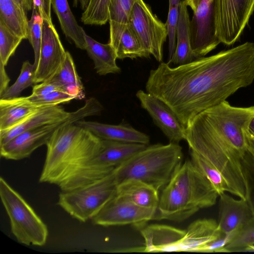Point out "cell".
Masks as SVG:
<instances>
[{"label":"cell","instance_id":"cell-30","mask_svg":"<svg viewBox=\"0 0 254 254\" xmlns=\"http://www.w3.org/2000/svg\"><path fill=\"white\" fill-rule=\"evenodd\" d=\"M35 71L33 64L28 61L24 62L17 79L0 96V99H9L19 97L22 91L34 84Z\"/></svg>","mask_w":254,"mask_h":254},{"label":"cell","instance_id":"cell-47","mask_svg":"<svg viewBox=\"0 0 254 254\" xmlns=\"http://www.w3.org/2000/svg\"><path fill=\"white\" fill-rule=\"evenodd\" d=\"M249 131L254 135V117L251 120L248 127Z\"/></svg>","mask_w":254,"mask_h":254},{"label":"cell","instance_id":"cell-21","mask_svg":"<svg viewBox=\"0 0 254 254\" xmlns=\"http://www.w3.org/2000/svg\"><path fill=\"white\" fill-rule=\"evenodd\" d=\"M103 146L93 160L98 165L115 168L127 161L148 145L103 140Z\"/></svg>","mask_w":254,"mask_h":254},{"label":"cell","instance_id":"cell-4","mask_svg":"<svg viewBox=\"0 0 254 254\" xmlns=\"http://www.w3.org/2000/svg\"><path fill=\"white\" fill-rule=\"evenodd\" d=\"M218 196L210 182L188 159L165 186L153 219L184 221L214 205Z\"/></svg>","mask_w":254,"mask_h":254},{"label":"cell","instance_id":"cell-23","mask_svg":"<svg viewBox=\"0 0 254 254\" xmlns=\"http://www.w3.org/2000/svg\"><path fill=\"white\" fill-rule=\"evenodd\" d=\"M158 190L140 181L129 179L117 185V194L123 196L140 207L157 209Z\"/></svg>","mask_w":254,"mask_h":254},{"label":"cell","instance_id":"cell-9","mask_svg":"<svg viewBox=\"0 0 254 254\" xmlns=\"http://www.w3.org/2000/svg\"><path fill=\"white\" fill-rule=\"evenodd\" d=\"M254 12V0H214V26L220 43L238 41Z\"/></svg>","mask_w":254,"mask_h":254},{"label":"cell","instance_id":"cell-34","mask_svg":"<svg viewBox=\"0 0 254 254\" xmlns=\"http://www.w3.org/2000/svg\"><path fill=\"white\" fill-rule=\"evenodd\" d=\"M32 10L31 17L28 22L27 39L34 50V62L33 64L36 69L40 53L43 18L36 9L33 8Z\"/></svg>","mask_w":254,"mask_h":254},{"label":"cell","instance_id":"cell-14","mask_svg":"<svg viewBox=\"0 0 254 254\" xmlns=\"http://www.w3.org/2000/svg\"><path fill=\"white\" fill-rule=\"evenodd\" d=\"M136 96L154 123L162 130L170 142L179 143L186 139V127L164 102L153 95L138 90Z\"/></svg>","mask_w":254,"mask_h":254},{"label":"cell","instance_id":"cell-41","mask_svg":"<svg viewBox=\"0 0 254 254\" xmlns=\"http://www.w3.org/2000/svg\"><path fill=\"white\" fill-rule=\"evenodd\" d=\"M33 7L41 15L43 19L52 22L51 0H33Z\"/></svg>","mask_w":254,"mask_h":254},{"label":"cell","instance_id":"cell-18","mask_svg":"<svg viewBox=\"0 0 254 254\" xmlns=\"http://www.w3.org/2000/svg\"><path fill=\"white\" fill-rule=\"evenodd\" d=\"M88 130L103 140L124 142L137 143L148 145V135L123 122L119 125H110L96 121L80 120L75 123Z\"/></svg>","mask_w":254,"mask_h":254},{"label":"cell","instance_id":"cell-5","mask_svg":"<svg viewBox=\"0 0 254 254\" xmlns=\"http://www.w3.org/2000/svg\"><path fill=\"white\" fill-rule=\"evenodd\" d=\"M183 153L179 143L147 145L127 161L116 167V183L135 179L158 190L166 186L183 163Z\"/></svg>","mask_w":254,"mask_h":254},{"label":"cell","instance_id":"cell-28","mask_svg":"<svg viewBox=\"0 0 254 254\" xmlns=\"http://www.w3.org/2000/svg\"><path fill=\"white\" fill-rule=\"evenodd\" d=\"M0 21L16 35L27 39L26 11L15 0H0Z\"/></svg>","mask_w":254,"mask_h":254},{"label":"cell","instance_id":"cell-44","mask_svg":"<svg viewBox=\"0 0 254 254\" xmlns=\"http://www.w3.org/2000/svg\"><path fill=\"white\" fill-rule=\"evenodd\" d=\"M26 12L33 9V0H15Z\"/></svg>","mask_w":254,"mask_h":254},{"label":"cell","instance_id":"cell-7","mask_svg":"<svg viewBox=\"0 0 254 254\" xmlns=\"http://www.w3.org/2000/svg\"><path fill=\"white\" fill-rule=\"evenodd\" d=\"M113 172L102 179L76 189L61 191L58 204L82 222L92 219L117 194Z\"/></svg>","mask_w":254,"mask_h":254},{"label":"cell","instance_id":"cell-24","mask_svg":"<svg viewBox=\"0 0 254 254\" xmlns=\"http://www.w3.org/2000/svg\"><path fill=\"white\" fill-rule=\"evenodd\" d=\"M74 96L81 99L85 96L84 88L70 54L66 51L65 59L55 74L48 80Z\"/></svg>","mask_w":254,"mask_h":254},{"label":"cell","instance_id":"cell-10","mask_svg":"<svg viewBox=\"0 0 254 254\" xmlns=\"http://www.w3.org/2000/svg\"><path fill=\"white\" fill-rule=\"evenodd\" d=\"M145 49L159 62L163 61V45L168 37L161 21L143 0H136L129 21Z\"/></svg>","mask_w":254,"mask_h":254},{"label":"cell","instance_id":"cell-15","mask_svg":"<svg viewBox=\"0 0 254 254\" xmlns=\"http://www.w3.org/2000/svg\"><path fill=\"white\" fill-rule=\"evenodd\" d=\"M144 240L141 252H182L186 230L162 224H151L140 230Z\"/></svg>","mask_w":254,"mask_h":254},{"label":"cell","instance_id":"cell-19","mask_svg":"<svg viewBox=\"0 0 254 254\" xmlns=\"http://www.w3.org/2000/svg\"><path fill=\"white\" fill-rule=\"evenodd\" d=\"M223 235L219 230L215 220H197L191 223L186 230L182 241V252H198L200 248Z\"/></svg>","mask_w":254,"mask_h":254},{"label":"cell","instance_id":"cell-12","mask_svg":"<svg viewBox=\"0 0 254 254\" xmlns=\"http://www.w3.org/2000/svg\"><path fill=\"white\" fill-rule=\"evenodd\" d=\"M191 47L197 59L221 43L215 36L214 0H201L190 21Z\"/></svg>","mask_w":254,"mask_h":254},{"label":"cell","instance_id":"cell-35","mask_svg":"<svg viewBox=\"0 0 254 254\" xmlns=\"http://www.w3.org/2000/svg\"><path fill=\"white\" fill-rule=\"evenodd\" d=\"M23 39L11 32L0 21V63L5 66Z\"/></svg>","mask_w":254,"mask_h":254},{"label":"cell","instance_id":"cell-25","mask_svg":"<svg viewBox=\"0 0 254 254\" xmlns=\"http://www.w3.org/2000/svg\"><path fill=\"white\" fill-rule=\"evenodd\" d=\"M51 4L66 38L71 40L77 48L85 50L86 42L82 32V27L78 24L68 0H51Z\"/></svg>","mask_w":254,"mask_h":254},{"label":"cell","instance_id":"cell-13","mask_svg":"<svg viewBox=\"0 0 254 254\" xmlns=\"http://www.w3.org/2000/svg\"><path fill=\"white\" fill-rule=\"evenodd\" d=\"M42 31V43L35 71L34 84L49 80L62 65L66 53L53 22L43 19Z\"/></svg>","mask_w":254,"mask_h":254},{"label":"cell","instance_id":"cell-43","mask_svg":"<svg viewBox=\"0 0 254 254\" xmlns=\"http://www.w3.org/2000/svg\"><path fill=\"white\" fill-rule=\"evenodd\" d=\"M245 134L247 150L254 157V135L249 131L248 128L245 130Z\"/></svg>","mask_w":254,"mask_h":254},{"label":"cell","instance_id":"cell-8","mask_svg":"<svg viewBox=\"0 0 254 254\" xmlns=\"http://www.w3.org/2000/svg\"><path fill=\"white\" fill-rule=\"evenodd\" d=\"M92 114V108L84 104L76 111L71 112L70 116L65 120L24 131L0 146V156L6 159L13 160L28 157L38 148L46 145L56 129L69 122L75 123L91 116Z\"/></svg>","mask_w":254,"mask_h":254},{"label":"cell","instance_id":"cell-32","mask_svg":"<svg viewBox=\"0 0 254 254\" xmlns=\"http://www.w3.org/2000/svg\"><path fill=\"white\" fill-rule=\"evenodd\" d=\"M189 152L192 164L208 179L219 195L228 192L227 184L221 174L197 154Z\"/></svg>","mask_w":254,"mask_h":254},{"label":"cell","instance_id":"cell-16","mask_svg":"<svg viewBox=\"0 0 254 254\" xmlns=\"http://www.w3.org/2000/svg\"><path fill=\"white\" fill-rule=\"evenodd\" d=\"M218 228L223 234L238 231L254 216L247 200L235 199L227 192L219 195Z\"/></svg>","mask_w":254,"mask_h":254},{"label":"cell","instance_id":"cell-39","mask_svg":"<svg viewBox=\"0 0 254 254\" xmlns=\"http://www.w3.org/2000/svg\"><path fill=\"white\" fill-rule=\"evenodd\" d=\"M238 231L227 234H223L217 239L200 248L198 252L221 253L223 249L232 240Z\"/></svg>","mask_w":254,"mask_h":254},{"label":"cell","instance_id":"cell-1","mask_svg":"<svg viewBox=\"0 0 254 254\" xmlns=\"http://www.w3.org/2000/svg\"><path fill=\"white\" fill-rule=\"evenodd\" d=\"M254 81V43L246 42L171 67L161 62L150 71L147 92L159 98L186 127L201 112Z\"/></svg>","mask_w":254,"mask_h":254},{"label":"cell","instance_id":"cell-42","mask_svg":"<svg viewBox=\"0 0 254 254\" xmlns=\"http://www.w3.org/2000/svg\"><path fill=\"white\" fill-rule=\"evenodd\" d=\"M10 79L5 71V66L0 63V96L9 87Z\"/></svg>","mask_w":254,"mask_h":254},{"label":"cell","instance_id":"cell-46","mask_svg":"<svg viewBox=\"0 0 254 254\" xmlns=\"http://www.w3.org/2000/svg\"><path fill=\"white\" fill-rule=\"evenodd\" d=\"M186 2V4L187 5H188V6H189L191 9V10H192L193 12H194L201 0H185Z\"/></svg>","mask_w":254,"mask_h":254},{"label":"cell","instance_id":"cell-40","mask_svg":"<svg viewBox=\"0 0 254 254\" xmlns=\"http://www.w3.org/2000/svg\"><path fill=\"white\" fill-rule=\"evenodd\" d=\"M56 91H62L61 88L56 84L49 81L39 83L33 87L32 96H41L46 95Z\"/></svg>","mask_w":254,"mask_h":254},{"label":"cell","instance_id":"cell-26","mask_svg":"<svg viewBox=\"0 0 254 254\" xmlns=\"http://www.w3.org/2000/svg\"><path fill=\"white\" fill-rule=\"evenodd\" d=\"M136 0H111L109 7L110 38L109 43L115 49L126 27L128 24Z\"/></svg>","mask_w":254,"mask_h":254},{"label":"cell","instance_id":"cell-22","mask_svg":"<svg viewBox=\"0 0 254 254\" xmlns=\"http://www.w3.org/2000/svg\"><path fill=\"white\" fill-rule=\"evenodd\" d=\"M86 42L85 50L89 57L93 60L94 68L99 75L120 73L121 68L117 65L116 52L108 43H101L86 34L82 29Z\"/></svg>","mask_w":254,"mask_h":254},{"label":"cell","instance_id":"cell-2","mask_svg":"<svg viewBox=\"0 0 254 254\" xmlns=\"http://www.w3.org/2000/svg\"><path fill=\"white\" fill-rule=\"evenodd\" d=\"M254 117V106L235 107L226 100L199 113L186 129L189 151L221 174L228 193L245 200L248 187L243 167L248 152L245 130Z\"/></svg>","mask_w":254,"mask_h":254},{"label":"cell","instance_id":"cell-45","mask_svg":"<svg viewBox=\"0 0 254 254\" xmlns=\"http://www.w3.org/2000/svg\"><path fill=\"white\" fill-rule=\"evenodd\" d=\"M90 0H73V6L77 7L79 5L82 10L84 11L88 6Z\"/></svg>","mask_w":254,"mask_h":254},{"label":"cell","instance_id":"cell-48","mask_svg":"<svg viewBox=\"0 0 254 254\" xmlns=\"http://www.w3.org/2000/svg\"><path fill=\"white\" fill-rule=\"evenodd\" d=\"M245 252H254V245L247 248Z\"/></svg>","mask_w":254,"mask_h":254},{"label":"cell","instance_id":"cell-6","mask_svg":"<svg viewBox=\"0 0 254 254\" xmlns=\"http://www.w3.org/2000/svg\"><path fill=\"white\" fill-rule=\"evenodd\" d=\"M0 196L9 218L11 232L18 242L27 246L44 245L48 236L47 225L2 177L0 178Z\"/></svg>","mask_w":254,"mask_h":254},{"label":"cell","instance_id":"cell-37","mask_svg":"<svg viewBox=\"0 0 254 254\" xmlns=\"http://www.w3.org/2000/svg\"><path fill=\"white\" fill-rule=\"evenodd\" d=\"M28 103L39 108L55 106L76 99L73 95L62 91H56L46 95L24 97Z\"/></svg>","mask_w":254,"mask_h":254},{"label":"cell","instance_id":"cell-33","mask_svg":"<svg viewBox=\"0 0 254 254\" xmlns=\"http://www.w3.org/2000/svg\"><path fill=\"white\" fill-rule=\"evenodd\" d=\"M254 245V216L239 230L221 253L245 252L247 248Z\"/></svg>","mask_w":254,"mask_h":254},{"label":"cell","instance_id":"cell-29","mask_svg":"<svg viewBox=\"0 0 254 254\" xmlns=\"http://www.w3.org/2000/svg\"><path fill=\"white\" fill-rule=\"evenodd\" d=\"M114 50L117 59L121 60L147 58L150 56L143 47L129 23L126 27Z\"/></svg>","mask_w":254,"mask_h":254},{"label":"cell","instance_id":"cell-38","mask_svg":"<svg viewBox=\"0 0 254 254\" xmlns=\"http://www.w3.org/2000/svg\"><path fill=\"white\" fill-rule=\"evenodd\" d=\"M243 167L248 187L247 200L254 215V157L248 151L244 158Z\"/></svg>","mask_w":254,"mask_h":254},{"label":"cell","instance_id":"cell-31","mask_svg":"<svg viewBox=\"0 0 254 254\" xmlns=\"http://www.w3.org/2000/svg\"><path fill=\"white\" fill-rule=\"evenodd\" d=\"M111 0H90L83 11L81 21L85 25H103L109 21V7Z\"/></svg>","mask_w":254,"mask_h":254},{"label":"cell","instance_id":"cell-3","mask_svg":"<svg viewBox=\"0 0 254 254\" xmlns=\"http://www.w3.org/2000/svg\"><path fill=\"white\" fill-rule=\"evenodd\" d=\"M46 145L39 182L58 186L84 170L102 149L103 140L70 121L56 129Z\"/></svg>","mask_w":254,"mask_h":254},{"label":"cell","instance_id":"cell-36","mask_svg":"<svg viewBox=\"0 0 254 254\" xmlns=\"http://www.w3.org/2000/svg\"><path fill=\"white\" fill-rule=\"evenodd\" d=\"M181 0H169V11L166 23L169 39L168 62L172 58L176 46V29Z\"/></svg>","mask_w":254,"mask_h":254},{"label":"cell","instance_id":"cell-20","mask_svg":"<svg viewBox=\"0 0 254 254\" xmlns=\"http://www.w3.org/2000/svg\"><path fill=\"white\" fill-rule=\"evenodd\" d=\"M190 15L188 5L182 0L176 29V46L171 60L167 63L178 65L191 62L197 59L191 47Z\"/></svg>","mask_w":254,"mask_h":254},{"label":"cell","instance_id":"cell-17","mask_svg":"<svg viewBox=\"0 0 254 254\" xmlns=\"http://www.w3.org/2000/svg\"><path fill=\"white\" fill-rule=\"evenodd\" d=\"M71 115L62 107H43L36 110L15 126L0 131V146L27 130L65 120Z\"/></svg>","mask_w":254,"mask_h":254},{"label":"cell","instance_id":"cell-11","mask_svg":"<svg viewBox=\"0 0 254 254\" xmlns=\"http://www.w3.org/2000/svg\"><path fill=\"white\" fill-rule=\"evenodd\" d=\"M156 210L137 206L117 194L92 219L93 224L103 226L132 224L141 227L154 219Z\"/></svg>","mask_w":254,"mask_h":254},{"label":"cell","instance_id":"cell-27","mask_svg":"<svg viewBox=\"0 0 254 254\" xmlns=\"http://www.w3.org/2000/svg\"><path fill=\"white\" fill-rule=\"evenodd\" d=\"M39 108L26 102L24 97L0 99V131L15 126Z\"/></svg>","mask_w":254,"mask_h":254}]
</instances>
